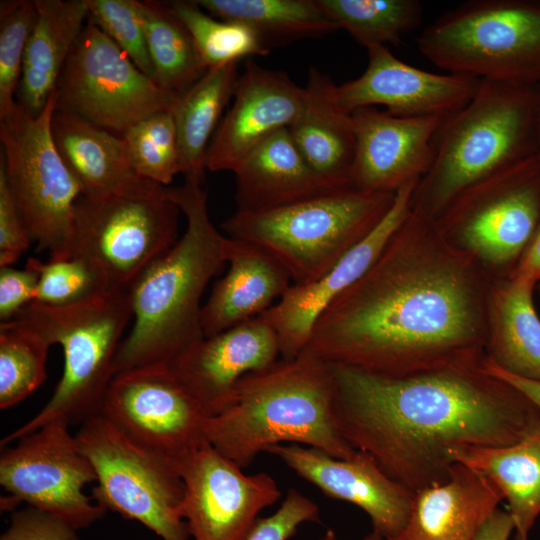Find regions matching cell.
<instances>
[{
  "label": "cell",
  "instance_id": "obj_25",
  "mask_svg": "<svg viewBox=\"0 0 540 540\" xmlns=\"http://www.w3.org/2000/svg\"><path fill=\"white\" fill-rule=\"evenodd\" d=\"M336 87L328 75L311 67L300 110L288 129L308 165L331 185L347 188L351 187L356 134L352 113L337 103Z\"/></svg>",
  "mask_w": 540,
  "mask_h": 540
},
{
  "label": "cell",
  "instance_id": "obj_15",
  "mask_svg": "<svg viewBox=\"0 0 540 540\" xmlns=\"http://www.w3.org/2000/svg\"><path fill=\"white\" fill-rule=\"evenodd\" d=\"M100 415L130 440L175 467L206 440L209 417L167 365L116 374Z\"/></svg>",
  "mask_w": 540,
  "mask_h": 540
},
{
  "label": "cell",
  "instance_id": "obj_2",
  "mask_svg": "<svg viewBox=\"0 0 540 540\" xmlns=\"http://www.w3.org/2000/svg\"><path fill=\"white\" fill-rule=\"evenodd\" d=\"M484 359L398 376L333 364L340 435L412 493L446 482L455 450L510 446L540 425L538 407Z\"/></svg>",
  "mask_w": 540,
  "mask_h": 540
},
{
  "label": "cell",
  "instance_id": "obj_46",
  "mask_svg": "<svg viewBox=\"0 0 540 540\" xmlns=\"http://www.w3.org/2000/svg\"><path fill=\"white\" fill-rule=\"evenodd\" d=\"M513 530L515 525L509 512L497 508L484 522L473 540H508Z\"/></svg>",
  "mask_w": 540,
  "mask_h": 540
},
{
  "label": "cell",
  "instance_id": "obj_21",
  "mask_svg": "<svg viewBox=\"0 0 540 540\" xmlns=\"http://www.w3.org/2000/svg\"><path fill=\"white\" fill-rule=\"evenodd\" d=\"M356 151L351 187L396 192L426 174L434 156V137L446 118L399 117L374 106L352 112Z\"/></svg>",
  "mask_w": 540,
  "mask_h": 540
},
{
  "label": "cell",
  "instance_id": "obj_38",
  "mask_svg": "<svg viewBox=\"0 0 540 540\" xmlns=\"http://www.w3.org/2000/svg\"><path fill=\"white\" fill-rule=\"evenodd\" d=\"M26 265L39 275L34 301L44 305L70 306L112 289L97 267L80 255L48 262L31 257Z\"/></svg>",
  "mask_w": 540,
  "mask_h": 540
},
{
  "label": "cell",
  "instance_id": "obj_22",
  "mask_svg": "<svg viewBox=\"0 0 540 540\" xmlns=\"http://www.w3.org/2000/svg\"><path fill=\"white\" fill-rule=\"evenodd\" d=\"M302 99L303 87L286 73L248 60L238 78L232 105L208 147L206 170L234 172L256 147L289 128Z\"/></svg>",
  "mask_w": 540,
  "mask_h": 540
},
{
  "label": "cell",
  "instance_id": "obj_40",
  "mask_svg": "<svg viewBox=\"0 0 540 540\" xmlns=\"http://www.w3.org/2000/svg\"><path fill=\"white\" fill-rule=\"evenodd\" d=\"M87 5V21L104 32L152 79L153 66L135 0H87Z\"/></svg>",
  "mask_w": 540,
  "mask_h": 540
},
{
  "label": "cell",
  "instance_id": "obj_45",
  "mask_svg": "<svg viewBox=\"0 0 540 540\" xmlns=\"http://www.w3.org/2000/svg\"><path fill=\"white\" fill-rule=\"evenodd\" d=\"M484 368L491 375L501 379L502 381L513 386L515 389L524 394L532 403H534L540 410V382L522 378L511 373H508L492 362L488 361L485 357L483 361Z\"/></svg>",
  "mask_w": 540,
  "mask_h": 540
},
{
  "label": "cell",
  "instance_id": "obj_43",
  "mask_svg": "<svg viewBox=\"0 0 540 540\" xmlns=\"http://www.w3.org/2000/svg\"><path fill=\"white\" fill-rule=\"evenodd\" d=\"M39 275L25 265L24 269L0 267V320H13L19 312L34 301Z\"/></svg>",
  "mask_w": 540,
  "mask_h": 540
},
{
  "label": "cell",
  "instance_id": "obj_44",
  "mask_svg": "<svg viewBox=\"0 0 540 540\" xmlns=\"http://www.w3.org/2000/svg\"><path fill=\"white\" fill-rule=\"evenodd\" d=\"M30 244L0 169V267L12 266Z\"/></svg>",
  "mask_w": 540,
  "mask_h": 540
},
{
  "label": "cell",
  "instance_id": "obj_4",
  "mask_svg": "<svg viewBox=\"0 0 540 540\" xmlns=\"http://www.w3.org/2000/svg\"><path fill=\"white\" fill-rule=\"evenodd\" d=\"M334 402L333 364L304 350L242 377L230 406L207 418L206 440L241 468L283 443L348 459L356 450L339 433Z\"/></svg>",
  "mask_w": 540,
  "mask_h": 540
},
{
  "label": "cell",
  "instance_id": "obj_35",
  "mask_svg": "<svg viewBox=\"0 0 540 540\" xmlns=\"http://www.w3.org/2000/svg\"><path fill=\"white\" fill-rule=\"evenodd\" d=\"M189 31L206 70L238 62L243 57L267 55L270 48L251 27L215 19L193 0L167 2Z\"/></svg>",
  "mask_w": 540,
  "mask_h": 540
},
{
  "label": "cell",
  "instance_id": "obj_28",
  "mask_svg": "<svg viewBox=\"0 0 540 540\" xmlns=\"http://www.w3.org/2000/svg\"><path fill=\"white\" fill-rule=\"evenodd\" d=\"M17 102L39 115L56 89L62 69L88 17L87 0H35Z\"/></svg>",
  "mask_w": 540,
  "mask_h": 540
},
{
  "label": "cell",
  "instance_id": "obj_31",
  "mask_svg": "<svg viewBox=\"0 0 540 540\" xmlns=\"http://www.w3.org/2000/svg\"><path fill=\"white\" fill-rule=\"evenodd\" d=\"M238 78L237 62L209 69L171 109L184 177L204 181L208 147L223 110L233 98Z\"/></svg>",
  "mask_w": 540,
  "mask_h": 540
},
{
  "label": "cell",
  "instance_id": "obj_26",
  "mask_svg": "<svg viewBox=\"0 0 540 540\" xmlns=\"http://www.w3.org/2000/svg\"><path fill=\"white\" fill-rule=\"evenodd\" d=\"M237 211L276 209L337 188L321 178L284 128L256 147L234 170Z\"/></svg>",
  "mask_w": 540,
  "mask_h": 540
},
{
  "label": "cell",
  "instance_id": "obj_1",
  "mask_svg": "<svg viewBox=\"0 0 540 540\" xmlns=\"http://www.w3.org/2000/svg\"><path fill=\"white\" fill-rule=\"evenodd\" d=\"M447 243L434 218L411 209L368 271L321 313L304 350L392 376L485 358L479 284Z\"/></svg>",
  "mask_w": 540,
  "mask_h": 540
},
{
  "label": "cell",
  "instance_id": "obj_41",
  "mask_svg": "<svg viewBox=\"0 0 540 540\" xmlns=\"http://www.w3.org/2000/svg\"><path fill=\"white\" fill-rule=\"evenodd\" d=\"M319 521V507L299 491L289 489L277 511L258 518L246 540H288L303 523Z\"/></svg>",
  "mask_w": 540,
  "mask_h": 540
},
{
  "label": "cell",
  "instance_id": "obj_13",
  "mask_svg": "<svg viewBox=\"0 0 540 540\" xmlns=\"http://www.w3.org/2000/svg\"><path fill=\"white\" fill-rule=\"evenodd\" d=\"M69 426L54 420L2 448L0 484L10 494L1 500L5 510L26 502L77 531L102 519L106 510L83 492L96 473Z\"/></svg>",
  "mask_w": 540,
  "mask_h": 540
},
{
  "label": "cell",
  "instance_id": "obj_37",
  "mask_svg": "<svg viewBox=\"0 0 540 540\" xmlns=\"http://www.w3.org/2000/svg\"><path fill=\"white\" fill-rule=\"evenodd\" d=\"M122 138L130 165L139 176L165 187L182 173L177 130L170 110L146 116Z\"/></svg>",
  "mask_w": 540,
  "mask_h": 540
},
{
  "label": "cell",
  "instance_id": "obj_39",
  "mask_svg": "<svg viewBox=\"0 0 540 540\" xmlns=\"http://www.w3.org/2000/svg\"><path fill=\"white\" fill-rule=\"evenodd\" d=\"M34 1L0 2V119L17 103L26 44L34 25Z\"/></svg>",
  "mask_w": 540,
  "mask_h": 540
},
{
  "label": "cell",
  "instance_id": "obj_10",
  "mask_svg": "<svg viewBox=\"0 0 540 540\" xmlns=\"http://www.w3.org/2000/svg\"><path fill=\"white\" fill-rule=\"evenodd\" d=\"M76 439L96 473L91 498L99 506L142 523L162 540H190L180 515L184 483L172 463L100 414L81 424Z\"/></svg>",
  "mask_w": 540,
  "mask_h": 540
},
{
  "label": "cell",
  "instance_id": "obj_48",
  "mask_svg": "<svg viewBox=\"0 0 540 540\" xmlns=\"http://www.w3.org/2000/svg\"><path fill=\"white\" fill-rule=\"evenodd\" d=\"M534 125L537 141V155L540 157V82L534 86Z\"/></svg>",
  "mask_w": 540,
  "mask_h": 540
},
{
  "label": "cell",
  "instance_id": "obj_6",
  "mask_svg": "<svg viewBox=\"0 0 540 540\" xmlns=\"http://www.w3.org/2000/svg\"><path fill=\"white\" fill-rule=\"evenodd\" d=\"M133 318L128 288H112L83 302L53 307L30 302L13 319L59 344L64 370L53 395L29 421L1 439L2 448L45 424L63 419L84 423L100 414L116 376L115 361L121 337Z\"/></svg>",
  "mask_w": 540,
  "mask_h": 540
},
{
  "label": "cell",
  "instance_id": "obj_14",
  "mask_svg": "<svg viewBox=\"0 0 540 540\" xmlns=\"http://www.w3.org/2000/svg\"><path fill=\"white\" fill-rule=\"evenodd\" d=\"M435 221L447 238L489 263L519 262L540 224V157L470 186Z\"/></svg>",
  "mask_w": 540,
  "mask_h": 540
},
{
  "label": "cell",
  "instance_id": "obj_12",
  "mask_svg": "<svg viewBox=\"0 0 540 540\" xmlns=\"http://www.w3.org/2000/svg\"><path fill=\"white\" fill-rule=\"evenodd\" d=\"M180 212L166 191L156 196L81 195L74 209L72 256L88 259L111 288H129L177 242Z\"/></svg>",
  "mask_w": 540,
  "mask_h": 540
},
{
  "label": "cell",
  "instance_id": "obj_49",
  "mask_svg": "<svg viewBox=\"0 0 540 540\" xmlns=\"http://www.w3.org/2000/svg\"><path fill=\"white\" fill-rule=\"evenodd\" d=\"M320 540H337L335 531L332 529H328ZM362 540H384V539L381 535H379L375 531H372L371 533L366 535Z\"/></svg>",
  "mask_w": 540,
  "mask_h": 540
},
{
  "label": "cell",
  "instance_id": "obj_5",
  "mask_svg": "<svg viewBox=\"0 0 540 540\" xmlns=\"http://www.w3.org/2000/svg\"><path fill=\"white\" fill-rule=\"evenodd\" d=\"M534 86L481 80L471 101L437 130L413 210L435 219L470 186L537 155Z\"/></svg>",
  "mask_w": 540,
  "mask_h": 540
},
{
  "label": "cell",
  "instance_id": "obj_20",
  "mask_svg": "<svg viewBox=\"0 0 540 540\" xmlns=\"http://www.w3.org/2000/svg\"><path fill=\"white\" fill-rule=\"evenodd\" d=\"M279 357L274 329L258 316L204 337L179 355L169 368L211 417L230 406L242 377L272 366Z\"/></svg>",
  "mask_w": 540,
  "mask_h": 540
},
{
  "label": "cell",
  "instance_id": "obj_30",
  "mask_svg": "<svg viewBox=\"0 0 540 540\" xmlns=\"http://www.w3.org/2000/svg\"><path fill=\"white\" fill-rule=\"evenodd\" d=\"M536 281L511 275L496 291L486 359L513 375L540 382V319L533 303Z\"/></svg>",
  "mask_w": 540,
  "mask_h": 540
},
{
  "label": "cell",
  "instance_id": "obj_16",
  "mask_svg": "<svg viewBox=\"0 0 540 540\" xmlns=\"http://www.w3.org/2000/svg\"><path fill=\"white\" fill-rule=\"evenodd\" d=\"M176 468L184 483L180 515L193 540H246L259 513L281 497L269 474H245L209 442Z\"/></svg>",
  "mask_w": 540,
  "mask_h": 540
},
{
  "label": "cell",
  "instance_id": "obj_8",
  "mask_svg": "<svg viewBox=\"0 0 540 540\" xmlns=\"http://www.w3.org/2000/svg\"><path fill=\"white\" fill-rule=\"evenodd\" d=\"M420 53L452 74L518 85L540 82V0H471L417 39Z\"/></svg>",
  "mask_w": 540,
  "mask_h": 540
},
{
  "label": "cell",
  "instance_id": "obj_23",
  "mask_svg": "<svg viewBox=\"0 0 540 540\" xmlns=\"http://www.w3.org/2000/svg\"><path fill=\"white\" fill-rule=\"evenodd\" d=\"M51 130L56 147L89 198L156 196L165 187L131 167L122 136L69 112L56 110Z\"/></svg>",
  "mask_w": 540,
  "mask_h": 540
},
{
  "label": "cell",
  "instance_id": "obj_19",
  "mask_svg": "<svg viewBox=\"0 0 540 540\" xmlns=\"http://www.w3.org/2000/svg\"><path fill=\"white\" fill-rule=\"evenodd\" d=\"M266 453L280 458L326 496L361 508L384 540L405 527L414 493L389 478L368 454L356 450L352 457L339 459L299 444H279Z\"/></svg>",
  "mask_w": 540,
  "mask_h": 540
},
{
  "label": "cell",
  "instance_id": "obj_9",
  "mask_svg": "<svg viewBox=\"0 0 540 540\" xmlns=\"http://www.w3.org/2000/svg\"><path fill=\"white\" fill-rule=\"evenodd\" d=\"M56 89L35 116L18 102L0 119L3 171L24 229L49 260L72 256L74 209L82 189L54 142Z\"/></svg>",
  "mask_w": 540,
  "mask_h": 540
},
{
  "label": "cell",
  "instance_id": "obj_42",
  "mask_svg": "<svg viewBox=\"0 0 540 540\" xmlns=\"http://www.w3.org/2000/svg\"><path fill=\"white\" fill-rule=\"evenodd\" d=\"M0 540H80L77 530L62 519L28 507L13 511L10 525Z\"/></svg>",
  "mask_w": 540,
  "mask_h": 540
},
{
  "label": "cell",
  "instance_id": "obj_32",
  "mask_svg": "<svg viewBox=\"0 0 540 540\" xmlns=\"http://www.w3.org/2000/svg\"><path fill=\"white\" fill-rule=\"evenodd\" d=\"M210 15L248 25L270 48L273 42L316 38L338 25L316 0H193Z\"/></svg>",
  "mask_w": 540,
  "mask_h": 540
},
{
  "label": "cell",
  "instance_id": "obj_33",
  "mask_svg": "<svg viewBox=\"0 0 540 540\" xmlns=\"http://www.w3.org/2000/svg\"><path fill=\"white\" fill-rule=\"evenodd\" d=\"M135 5L153 66L152 80L179 97L207 71L193 39L167 2L135 0Z\"/></svg>",
  "mask_w": 540,
  "mask_h": 540
},
{
  "label": "cell",
  "instance_id": "obj_34",
  "mask_svg": "<svg viewBox=\"0 0 540 540\" xmlns=\"http://www.w3.org/2000/svg\"><path fill=\"white\" fill-rule=\"evenodd\" d=\"M340 28L364 47L397 45L422 21L417 0H316Z\"/></svg>",
  "mask_w": 540,
  "mask_h": 540
},
{
  "label": "cell",
  "instance_id": "obj_11",
  "mask_svg": "<svg viewBox=\"0 0 540 540\" xmlns=\"http://www.w3.org/2000/svg\"><path fill=\"white\" fill-rule=\"evenodd\" d=\"M56 91V110L119 136L148 115L171 111L178 98L159 88L89 21L66 60Z\"/></svg>",
  "mask_w": 540,
  "mask_h": 540
},
{
  "label": "cell",
  "instance_id": "obj_3",
  "mask_svg": "<svg viewBox=\"0 0 540 540\" xmlns=\"http://www.w3.org/2000/svg\"><path fill=\"white\" fill-rule=\"evenodd\" d=\"M203 182L184 177L165 187L186 219L174 246L149 264L129 286L133 327L121 342L116 374L150 366H169L204 338L201 298L210 280L228 261L230 238L212 223Z\"/></svg>",
  "mask_w": 540,
  "mask_h": 540
},
{
  "label": "cell",
  "instance_id": "obj_24",
  "mask_svg": "<svg viewBox=\"0 0 540 540\" xmlns=\"http://www.w3.org/2000/svg\"><path fill=\"white\" fill-rule=\"evenodd\" d=\"M502 500L487 476L456 462L446 482L413 494L405 527L386 540H473Z\"/></svg>",
  "mask_w": 540,
  "mask_h": 540
},
{
  "label": "cell",
  "instance_id": "obj_29",
  "mask_svg": "<svg viewBox=\"0 0 540 540\" xmlns=\"http://www.w3.org/2000/svg\"><path fill=\"white\" fill-rule=\"evenodd\" d=\"M453 459L483 473L496 485L508 502L515 540H528L540 515V425L513 445L467 446L455 450Z\"/></svg>",
  "mask_w": 540,
  "mask_h": 540
},
{
  "label": "cell",
  "instance_id": "obj_47",
  "mask_svg": "<svg viewBox=\"0 0 540 540\" xmlns=\"http://www.w3.org/2000/svg\"><path fill=\"white\" fill-rule=\"evenodd\" d=\"M511 275L528 277L536 282L540 280V224L533 240Z\"/></svg>",
  "mask_w": 540,
  "mask_h": 540
},
{
  "label": "cell",
  "instance_id": "obj_17",
  "mask_svg": "<svg viewBox=\"0 0 540 540\" xmlns=\"http://www.w3.org/2000/svg\"><path fill=\"white\" fill-rule=\"evenodd\" d=\"M418 181L401 186L380 222L325 274L305 285H291L276 304L260 315L277 335L280 358L298 356L306 348L321 313L374 264L410 214Z\"/></svg>",
  "mask_w": 540,
  "mask_h": 540
},
{
  "label": "cell",
  "instance_id": "obj_36",
  "mask_svg": "<svg viewBox=\"0 0 540 540\" xmlns=\"http://www.w3.org/2000/svg\"><path fill=\"white\" fill-rule=\"evenodd\" d=\"M50 346L40 334L17 320L1 323V409L21 402L43 383Z\"/></svg>",
  "mask_w": 540,
  "mask_h": 540
},
{
  "label": "cell",
  "instance_id": "obj_18",
  "mask_svg": "<svg viewBox=\"0 0 540 540\" xmlns=\"http://www.w3.org/2000/svg\"><path fill=\"white\" fill-rule=\"evenodd\" d=\"M368 65L358 78L337 85L344 111L383 105L399 117L447 118L465 107L481 80L461 74H437L404 63L385 45L366 47Z\"/></svg>",
  "mask_w": 540,
  "mask_h": 540
},
{
  "label": "cell",
  "instance_id": "obj_7",
  "mask_svg": "<svg viewBox=\"0 0 540 540\" xmlns=\"http://www.w3.org/2000/svg\"><path fill=\"white\" fill-rule=\"evenodd\" d=\"M395 193L347 187L276 209L236 210L222 229L229 238L273 257L292 285H305L325 274L380 222Z\"/></svg>",
  "mask_w": 540,
  "mask_h": 540
},
{
  "label": "cell",
  "instance_id": "obj_27",
  "mask_svg": "<svg viewBox=\"0 0 540 540\" xmlns=\"http://www.w3.org/2000/svg\"><path fill=\"white\" fill-rule=\"evenodd\" d=\"M229 269L202 307L204 337L256 318L278 301L292 285L286 270L254 246L230 238Z\"/></svg>",
  "mask_w": 540,
  "mask_h": 540
}]
</instances>
